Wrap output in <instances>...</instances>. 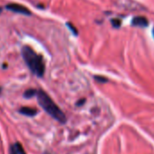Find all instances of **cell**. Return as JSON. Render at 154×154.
Masks as SVG:
<instances>
[{
    "label": "cell",
    "mask_w": 154,
    "mask_h": 154,
    "mask_svg": "<svg viewBox=\"0 0 154 154\" xmlns=\"http://www.w3.org/2000/svg\"><path fill=\"white\" fill-rule=\"evenodd\" d=\"M132 24L133 26H138V27H147L149 23L147 18L144 16H136L132 20Z\"/></svg>",
    "instance_id": "obj_4"
},
{
    "label": "cell",
    "mask_w": 154,
    "mask_h": 154,
    "mask_svg": "<svg viewBox=\"0 0 154 154\" xmlns=\"http://www.w3.org/2000/svg\"><path fill=\"white\" fill-rule=\"evenodd\" d=\"M112 24H113V27L119 28L120 25H121V21H120L119 19H113V20H112Z\"/></svg>",
    "instance_id": "obj_9"
},
{
    "label": "cell",
    "mask_w": 154,
    "mask_h": 154,
    "mask_svg": "<svg viewBox=\"0 0 154 154\" xmlns=\"http://www.w3.org/2000/svg\"><path fill=\"white\" fill-rule=\"evenodd\" d=\"M22 55L24 60L30 69V70L38 77H43L44 73V63L42 57L36 54L30 47L25 46L22 49Z\"/></svg>",
    "instance_id": "obj_2"
},
{
    "label": "cell",
    "mask_w": 154,
    "mask_h": 154,
    "mask_svg": "<svg viewBox=\"0 0 154 154\" xmlns=\"http://www.w3.org/2000/svg\"><path fill=\"white\" fill-rule=\"evenodd\" d=\"M67 26H68V28H70V30L73 32V33H74L75 35H77V34H78V32H77V30H76L75 26H74V25H73V23H67Z\"/></svg>",
    "instance_id": "obj_8"
},
{
    "label": "cell",
    "mask_w": 154,
    "mask_h": 154,
    "mask_svg": "<svg viewBox=\"0 0 154 154\" xmlns=\"http://www.w3.org/2000/svg\"><path fill=\"white\" fill-rule=\"evenodd\" d=\"M94 79L99 82H106L107 81V79L103 78V77H100V76H95Z\"/></svg>",
    "instance_id": "obj_10"
},
{
    "label": "cell",
    "mask_w": 154,
    "mask_h": 154,
    "mask_svg": "<svg viewBox=\"0 0 154 154\" xmlns=\"http://www.w3.org/2000/svg\"><path fill=\"white\" fill-rule=\"evenodd\" d=\"M36 92H37V91H36L35 89L30 88V89H27V90L25 92L24 96H25V97H26V98H30V97L35 96V95H36Z\"/></svg>",
    "instance_id": "obj_7"
},
{
    "label": "cell",
    "mask_w": 154,
    "mask_h": 154,
    "mask_svg": "<svg viewBox=\"0 0 154 154\" xmlns=\"http://www.w3.org/2000/svg\"><path fill=\"white\" fill-rule=\"evenodd\" d=\"M152 34H153V37H154V27H153V30H152Z\"/></svg>",
    "instance_id": "obj_11"
},
{
    "label": "cell",
    "mask_w": 154,
    "mask_h": 154,
    "mask_svg": "<svg viewBox=\"0 0 154 154\" xmlns=\"http://www.w3.org/2000/svg\"><path fill=\"white\" fill-rule=\"evenodd\" d=\"M1 12H2V8L0 7V13H1Z\"/></svg>",
    "instance_id": "obj_12"
},
{
    "label": "cell",
    "mask_w": 154,
    "mask_h": 154,
    "mask_svg": "<svg viewBox=\"0 0 154 154\" xmlns=\"http://www.w3.org/2000/svg\"><path fill=\"white\" fill-rule=\"evenodd\" d=\"M0 91H1V88H0Z\"/></svg>",
    "instance_id": "obj_13"
},
{
    "label": "cell",
    "mask_w": 154,
    "mask_h": 154,
    "mask_svg": "<svg viewBox=\"0 0 154 154\" xmlns=\"http://www.w3.org/2000/svg\"><path fill=\"white\" fill-rule=\"evenodd\" d=\"M9 154H26L24 148L22 147V145L18 143L13 144L11 147H10V150H9Z\"/></svg>",
    "instance_id": "obj_5"
},
{
    "label": "cell",
    "mask_w": 154,
    "mask_h": 154,
    "mask_svg": "<svg viewBox=\"0 0 154 154\" xmlns=\"http://www.w3.org/2000/svg\"><path fill=\"white\" fill-rule=\"evenodd\" d=\"M19 112L25 116H34L37 114V110L35 108H32V107H27V106H24V107H21L19 109Z\"/></svg>",
    "instance_id": "obj_6"
},
{
    "label": "cell",
    "mask_w": 154,
    "mask_h": 154,
    "mask_svg": "<svg viewBox=\"0 0 154 154\" xmlns=\"http://www.w3.org/2000/svg\"><path fill=\"white\" fill-rule=\"evenodd\" d=\"M6 9L10 10L14 13H17V14H22L25 15H31V12L30 10H28L25 6L19 5V4H15V3H11L6 5Z\"/></svg>",
    "instance_id": "obj_3"
},
{
    "label": "cell",
    "mask_w": 154,
    "mask_h": 154,
    "mask_svg": "<svg viewBox=\"0 0 154 154\" xmlns=\"http://www.w3.org/2000/svg\"><path fill=\"white\" fill-rule=\"evenodd\" d=\"M37 101L40 106L53 118L56 121L64 124L66 122V117L64 112L57 106V105L52 100V98L43 90H37L36 92Z\"/></svg>",
    "instance_id": "obj_1"
}]
</instances>
